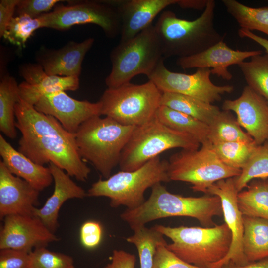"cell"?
I'll return each mask as SVG.
<instances>
[{
    "mask_svg": "<svg viewBox=\"0 0 268 268\" xmlns=\"http://www.w3.org/2000/svg\"><path fill=\"white\" fill-rule=\"evenodd\" d=\"M15 115L16 128L21 134L20 152L38 164L52 163L78 181L87 180L91 170L78 153L75 134L21 98Z\"/></svg>",
    "mask_w": 268,
    "mask_h": 268,
    "instance_id": "cell-1",
    "label": "cell"
},
{
    "mask_svg": "<svg viewBox=\"0 0 268 268\" xmlns=\"http://www.w3.org/2000/svg\"><path fill=\"white\" fill-rule=\"evenodd\" d=\"M222 215L219 197L208 194L200 197H184L169 192L158 183L151 188L150 196L142 205L134 209H126L120 217L133 231L153 220L176 216L193 218L202 227H213V218Z\"/></svg>",
    "mask_w": 268,
    "mask_h": 268,
    "instance_id": "cell-2",
    "label": "cell"
},
{
    "mask_svg": "<svg viewBox=\"0 0 268 268\" xmlns=\"http://www.w3.org/2000/svg\"><path fill=\"white\" fill-rule=\"evenodd\" d=\"M215 1L208 0L202 14L193 20L176 16L170 10L163 11L154 25L164 58L191 56L224 40V36L214 26Z\"/></svg>",
    "mask_w": 268,
    "mask_h": 268,
    "instance_id": "cell-3",
    "label": "cell"
},
{
    "mask_svg": "<svg viewBox=\"0 0 268 268\" xmlns=\"http://www.w3.org/2000/svg\"><path fill=\"white\" fill-rule=\"evenodd\" d=\"M135 127L97 116L83 123L75 134L78 153L105 179L111 176Z\"/></svg>",
    "mask_w": 268,
    "mask_h": 268,
    "instance_id": "cell-4",
    "label": "cell"
},
{
    "mask_svg": "<svg viewBox=\"0 0 268 268\" xmlns=\"http://www.w3.org/2000/svg\"><path fill=\"white\" fill-rule=\"evenodd\" d=\"M172 241L167 248L184 261L204 268L210 267L228 254L232 235L224 223L213 227H172L156 224L153 226Z\"/></svg>",
    "mask_w": 268,
    "mask_h": 268,
    "instance_id": "cell-5",
    "label": "cell"
},
{
    "mask_svg": "<svg viewBox=\"0 0 268 268\" xmlns=\"http://www.w3.org/2000/svg\"><path fill=\"white\" fill-rule=\"evenodd\" d=\"M168 161L159 156L139 168L131 171H120L105 180L99 179L87 192L88 197H106L113 208L124 206L134 209L145 201V191L158 183L171 181Z\"/></svg>",
    "mask_w": 268,
    "mask_h": 268,
    "instance_id": "cell-6",
    "label": "cell"
},
{
    "mask_svg": "<svg viewBox=\"0 0 268 268\" xmlns=\"http://www.w3.org/2000/svg\"><path fill=\"white\" fill-rule=\"evenodd\" d=\"M111 70L105 79L108 88L130 83L136 75L149 76L165 58L154 25L131 39L121 42L110 53Z\"/></svg>",
    "mask_w": 268,
    "mask_h": 268,
    "instance_id": "cell-7",
    "label": "cell"
},
{
    "mask_svg": "<svg viewBox=\"0 0 268 268\" xmlns=\"http://www.w3.org/2000/svg\"><path fill=\"white\" fill-rule=\"evenodd\" d=\"M200 145L191 136L164 125L155 116L134 127L122 152L118 165L121 171H134L165 151L174 148L195 150Z\"/></svg>",
    "mask_w": 268,
    "mask_h": 268,
    "instance_id": "cell-8",
    "label": "cell"
},
{
    "mask_svg": "<svg viewBox=\"0 0 268 268\" xmlns=\"http://www.w3.org/2000/svg\"><path fill=\"white\" fill-rule=\"evenodd\" d=\"M162 92L151 80L141 84L131 82L107 88L100 100V115L133 127L141 125L156 116Z\"/></svg>",
    "mask_w": 268,
    "mask_h": 268,
    "instance_id": "cell-9",
    "label": "cell"
},
{
    "mask_svg": "<svg viewBox=\"0 0 268 268\" xmlns=\"http://www.w3.org/2000/svg\"><path fill=\"white\" fill-rule=\"evenodd\" d=\"M241 169L223 163L208 141L195 150L182 149L173 154L168 161V173L171 181L186 182L195 192L207 194L216 182L238 176Z\"/></svg>",
    "mask_w": 268,
    "mask_h": 268,
    "instance_id": "cell-10",
    "label": "cell"
},
{
    "mask_svg": "<svg viewBox=\"0 0 268 268\" xmlns=\"http://www.w3.org/2000/svg\"><path fill=\"white\" fill-rule=\"evenodd\" d=\"M39 17L43 28L65 30L76 25L93 24L101 27L110 38L121 33L119 14L110 1L81 0L57 4L52 11Z\"/></svg>",
    "mask_w": 268,
    "mask_h": 268,
    "instance_id": "cell-11",
    "label": "cell"
},
{
    "mask_svg": "<svg viewBox=\"0 0 268 268\" xmlns=\"http://www.w3.org/2000/svg\"><path fill=\"white\" fill-rule=\"evenodd\" d=\"M164 60L147 77L162 92L187 95L212 104L220 101L222 95L231 93L234 90L231 85L218 86L213 84L210 78V68H197L192 74L175 72L166 67Z\"/></svg>",
    "mask_w": 268,
    "mask_h": 268,
    "instance_id": "cell-12",
    "label": "cell"
},
{
    "mask_svg": "<svg viewBox=\"0 0 268 268\" xmlns=\"http://www.w3.org/2000/svg\"><path fill=\"white\" fill-rule=\"evenodd\" d=\"M234 178V177H233ZM233 178L220 180L208 188L207 194L219 197L221 201L225 223L232 235L230 250L226 256L209 268H220L229 263L238 265L247 263L243 249L244 224L243 214L237 203V190Z\"/></svg>",
    "mask_w": 268,
    "mask_h": 268,
    "instance_id": "cell-13",
    "label": "cell"
},
{
    "mask_svg": "<svg viewBox=\"0 0 268 268\" xmlns=\"http://www.w3.org/2000/svg\"><path fill=\"white\" fill-rule=\"evenodd\" d=\"M0 230V249L30 253L39 247L57 241L59 238L37 217L11 215L5 217Z\"/></svg>",
    "mask_w": 268,
    "mask_h": 268,
    "instance_id": "cell-14",
    "label": "cell"
},
{
    "mask_svg": "<svg viewBox=\"0 0 268 268\" xmlns=\"http://www.w3.org/2000/svg\"><path fill=\"white\" fill-rule=\"evenodd\" d=\"M34 107L38 111L54 117L67 131L74 134L85 121L101 116L99 101L76 100L64 91L43 95Z\"/></svg>",
    "mask_w": 268,
    "mask_h": 268,
    "instance_id": "cell-15",
    "label": "cell"
},
{
    "mask_svg": "<svg viewBox=\"0 0 268 268\" xmlns=\"http://www.w3.org/2000/svg\"><path fill=\"white\" fill-rule=\"evenodd\" d=\"M222 109L235 113L238 124L257 145L268 141V102L250 87L246 86L238 98L225 100Z\"/></svg>",
    "mask_w": 268,
    "mask_h": 268,
    "instance_id": "cell-16",
    "label": "cell"
},
{
    "mask_svg": "<svg viewBox=\"0 0 268 268\" xmlns=\"http://www.w3.org/2000/svg\"><path fill=\"white\" fill-rule=\"evenodd\" d=\"M40 191L12 174L0 161V218L8 215L34 216Z\"/></svg>",
    "mask_w": 268,
    "mask_h": 268,
    "instance_id": "cell-17",
    "label": "cell"
},
{
    "mask_svg": "<svg viewBox=\"0 0 268 268\" xmlns=\"http://www.w3.org/2000/svg\"><path fill=\"white\" fill-rule=\"evenodd\" d=\"M261 50L240 51L228 46L224 40L195 55L178 58L177 65L186 70L191 68H211V74L226 80H231L232 74L228 67L238 65L246 59L263 54Z\"/></svg>",
    "mask_w": 268,
    "mask_h": 268,
    "instance_id": "cell-18",
    "label": "cell"
},
{
    "mask_svg": "<svg viewBox=\"0 0 268 268\" xmlns=\"http://www.w3.org/2000/svg\"><path fill=\"white\" fill-rule=\"evenodd\" d=\"M120 15L121 42L134 37L152 24L156 16L178 0H109Z\"/></svg>",
    "mask_w": 268,
    "mask_h": 268,
    "instance_id": "cell-19",
    "label": "cell"
},
{
    "mask_svg": "<svg viewBox=\"0 0 268 268\" xmlns=\"http://www.w3.org/2000/svg\"><path fill=\"white\" fill-rule=\"evenodd\" d=\"M20 73L24 81L19 85L20 98L34 106L43 95L59 91H75L79 86V77L50 75L39 64H26Z\"/></svg>",
    "mask_w": 268,
    "mask_h": 268,
    "instance_id": "cell-20",
    "label": "cell"
},
{
    "mask_svg": "<svg viewBox=\"0 0 268 268\" xmlns=\"http://www.w3.org/2000/svg\"><path fill=\"white\" fill-rule=\"evenodd\" d=\"M94 42L93 38L76 42L71 41L58 49H42L38 64L50 75L79 77L82 61Z\"/></svg>",
    "mask_w": 268,
    "mask_h": 268,
    "instance_id": "cell-21",
    "label": "cell"
},
{
    "mask_svg": "<svg viewBox=\"0 0 268 268\" xmlns=\"http://www.w3.org/2000/svg\"><path fill=\"white\" fill-rule=\"evenodd\" d=\"M48 167L54 182V191L41 208L35 209L33 215L54 233L59 226V212L64 203L71 199H83L87 192L61 168L52 163H49Z\"/></svg>",
    "mask_w": 268,
    "mask_h": 268,
    "instance_id": "cell-22",
    "label": "cell"
},
{
    "mask_svg": "<svg viewBox=\"0 0 268 268\" xmlns=\"http://www.w3.org/2000/svg\"><path fill=\"white\" fill-rule=\"evenodd\" d=\"M0 155L2 161L13 175L30 184L39 191L52 184L53 178L49 167L38 164L16 150L0 134Z\"/></svg>",
    "mask_w": 268,
    "mask_h": 268,
    "instance_id": "cell-23",
    "label": "cell"
},
{
    "mask_svg": "<svg viewBox=\"0 0 268 268\" xmlns=\"http://www.w3.org/2000/svg\"><path fill=\"white\" fill-rule=\"evenodd\" d=\"M243 249L247 262L268 257V221L243 215Z\"/></svg>",
    "mask_w": 268,
    "mask_h": 268,
    "instance_id": "cell-24",
    "label": "cell"
},
{
    "mask_svg": "<svg viewBox=\"0 0 268 268\" xmlns=\"http://www.w3.org/2000/svg\"><path fill=\"white\" fill-rule=\"evenodd\" d=\"M237 195V203L243 215L268 221V179L251 181Z\"/></svg>",
    "mask_w": 268,
    "mask_h": 268,
    "instance_id": "cell-25",
    "label": "cell"
},
{
    "mask_svg": "<svg viewBox=\"0 0 268 268\" xmlns=\"http://www.w3.org/2000/svg\"><path fill=\"white\" fill-rule=\"evenodd\" d=\"M156 116L164 125L191 136L201 145L208 141V125L193 117L163 105Z\"/></svg>",
    "mask_w": 268,
    "mask_h": 268,
    "instance_id": "cell-26",
    "label": "cell"
},
{
    "mask_svg": "<svg viewBox=\"0 0 268 268\" xmlns=\"http://www.w3.org/2000/svg\"><path fill=\"white\" fill-rule=\"evenodd\" d=\"M161 105L193 117L208 125L221 111L218 107L182 94L162 92Z\"/></svg>",
    "mask_w": 268,
    "mask_h": 268,
    "instance_id": "cell-27",
    "label": "cell"
},
{
    "mask_svg": "<svg viewBox=\"0 0 268 268\" xmlns=\"http://www.w3.org/2000/svg\"><path fill=\"white\" fill-rule=\"evenodd\" d=\"M20 99L19 85L15 79L5 75L0 82V130L11 139L17 136L15 107Z\"/></svg>",
    "mask_w": 268,
    "mask_h": 268,
    "instance_id": "cell-28",
    "label": "cell"
},
{
    "mask_svg": "<svg viewBox=\"0 0 268 268\" xmlns=\"http://www.w3.org/2000/svg\"><path fill=\"white\" fill-rule=\"evenodd\" d=\"M222 2L241 28L259 31L268 36V6L251 7L235 0H222Z\"/></svg>",
    "mask_w": 268,
    "mask_h": 268,
    "instance_id": "cell-29",
    "label": "cell"
},
{
    "mask_svg": "<svg viewBox=\"0 0 268 268\" xmlns=\"http://www.w3.org/2000/svg\"><path fill=\"white\" fill-rule=\"evenodd\" d=\"M208 126V141L212 144L254 140L242 130L236 118L228 111H220Z\"/></svg>",
    "mask_w": 268,
    "mask_h": 268,
    "instance_id": "cell-30",
    "label": "cell"
},
{
    "mask_svg": "<svg viewBox=\"0 0 268 268\" xmlns=\"http://www.w3.org/2000/svg\"><path fill=\"white\" fill-rule=\"evenodd\" d=\"M134 234L126 238L128 242L134 244L138 252L140 268H152L158 245L166 242L164 236L153 226H145L134 230Z\"/></svg>",
    "mask_w": 268,
    "mask_h": 268,
    "instance_id": "cell-31",
    "label": "cell"
},
{
    "mask_svg": "<svg viewBox=\"0 0 268 268\" xmlns=\"http://www.w3.org/2000/svg\"><path fill=\"white\" fill-rule=\"evenodd\" d=\"M238 66L247 86L268 102V54L252 56Z\"/></svg>",
    "mask_w": 268,
    "mask_h": 268,
    "instance_id": "cell-32",
    "label": "cell"
},
{
    "mask_svg": "<svg viewBox=\"0 0 268 268\" xmlns=\"http://www.w3.org/2000/svg\"><path fill=\"white\" fill-rule=\"evenodd\" d=\"M268 178V141L258 145L241 169V174L234 177L236 188L239 192L249 183L256 179Z\"/></svg>",
    "mask_w": 268,
    "mask_h": 268,
    "instance_id": "cell-33",
    "label": "cell"
},
{
    "mask_svg": "<svg viewBox=\"0 0 268 268\" xmlns=\"http://www.w3.org/2000/svg\"><path fill=\"white\" fill-rule=\"evenodd\" d=\"M212 145L223 163L232 168L242 169L258 145L253 140L220 142Z\"/></svg>",
    "mask_w": 268,
    "mask_h": 268,
    "instance_id": "cell-34",
    "label": "cell"
},
{
    "mask_svg": "<svg viewBox=\"0 0 268 268\" xmlns=\"http://www.w3.org/2000/svg\"><path fill=\"white\" fill-rule=\"evenodd\" d=\"M41 28L43 24L39 17L17 15L12 19L3 37L11 44L23 48L34 32Z\"/></svg>",
    "mask_w": 268,
    "mask_h": 268,
    "instance_id": "cell-35",
    "label": "cell"
},
{
    "mask_svg": "<svg viewBox=\"0 0 268 268\" xmlns=\"http://www.w3.org/2000/svg\"><path fill=\"white\" fill-rule=\"evenodd\" d=\"M30 268H75V266L71 256L50 251L44 246L30 252Z\"/></svg>",
    "mask_w": 268,
    "mask_h": 268,
    "instance_id": "cell-36",
    "label": "cell"
},
{
    "mask_svg": "<svg viewBox=\"0 0 268 268\" xmlns=\"http://www.w3.org/2000/svg\"><path fill=\"white\" fill-rule=\"evenodd\" d=\"M167 244L164 242L158 245L152 268H204L184 261L169 250Z\"/></svg>",
    "mask_w": 268,
    "mask_h": 268,
    "instance_id": "cell-37",
    "label": "cell"
},
{
    "mask_svg": "<svg viewBox=\"0 0 268 268\" xmlns=\"http://www.w3.org/2000/svg\"><path fill=\"white\" fill-rule=\"evenodd\" d=\"M60 0H19L16 8L18 15H26L36 18L48 13L57 4Z\"/></svg>",
    "mask_w": 268,
    "mask_h": 268,
    "instance_id": "cell-38",
    "label": "cell"
},
{
    "mask_svg": "<svg viewBox=\"0 0 268 268\" xmlns=\"http://www.w3.org/2000/svg\"><path fill=\"white\" fill-rule=\"evenodd\" d=\"M0 268H30V253L11 249H0Z\"/></svg>",
    "mask_w": 268,
    "mask_h": 268,
    "instance_id": "cell-39",
    "label": "cell"
},
{
    "mask_svg": "<svg viewBox=\"0 0 268 268\" xmlns=\"http://www.w3.org/2000/svg\"><path fill=\"white\" fill-rule=\"evenodd\" d=\"M80 240L87 249L96 247L100 243L102 237V228L98 222L88 221L84 223L80 232Z\"/></svg>",
    "mask_w": 268,
    "mask_h": 268,
    "instance_id": "cell-40",
    "label": "cell"
},
{
    "mask_svg": "<svg viewBox=\"0 0 268 268\" xmlns=\"http://www.w3.org/2000/svg\"><path fill=\"white\" fill-rule=\"evenodd\" d=\"M136 256L123 250L113 251L111 262L103 268H135Z\"/></svg>",
    "mask_w": 268,
    "mask_h": 268,
    "instance_id": "cell-41",
    "label": "cell"
},
{
    "mask_svg": "<svg viewBox=\"0 0 268 268\" xmlns=\"http://www.w3.org/2000/svg\"><path fill=\"white\" fill-rule=\"evenodd\" d=\"M19 0H0V37L3 36L13 15Z\"/></svg>",
    "mask_w": 268,
    "mask_h": 268,
    "instance_id": "cell-42",
    "label": "cell"
},
{
    "mask_svg": "<svg viewBox=\"0 0 268 268\" xmlns=\"http://www.w3.org/2000/svg\"><path fill=\"white\" fill-rule=\"evenodd\" d=\"M238 35L241 38H247L256 42L268 54V40L254 34L252 31L240 28L238 31Z\"/></svg>",
    "mask_w": 268,
    "mask_h": 268,
    "instance_id": "cell-43",
    "label": "cell"
},
{
    "mask_svg": "<svg viewBox=\"0 0 268 268\" xmlns=\"http://www.w3.org/2000/svg\"><path fill=\"white\" fill-rule=\"evenodd\" d=\"M220 268H268V257L242 265L229 263Z\"/></svg>",
    "mask_w": 268,
    "mask_h": 268,
    "instance_id": "cell-44",
    "label": "cell"
},
{
    "mask_svg": "<svg viewBox=\"0 0 268 268\" xmlns=\"http://www.w3.org/2000/svg\"><path fill=\"white\" fill-rule=\"evenodd\" d=\"M208 0H178L176 3L183 9L201 10L204 9Z\"/></svg>",
    "mask_w": 268,
    "mask_h": 268,
    "instance_id": "cell-45",
    "label": "cell"
}]
</instances>
